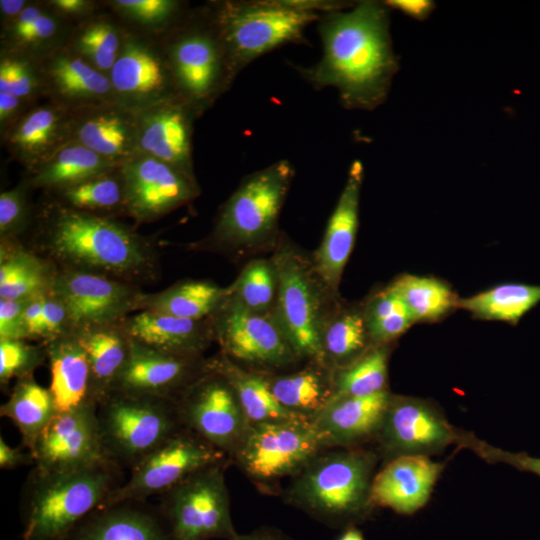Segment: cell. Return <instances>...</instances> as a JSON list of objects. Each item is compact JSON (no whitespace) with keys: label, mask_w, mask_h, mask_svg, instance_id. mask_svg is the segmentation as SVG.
I'll return each mask as SVG.
<instances>
[{"label":"cell","mask_w":540,"mask_h":540,"mask_svg":"<svg viewBox=\"0 0 540 540\" xmlns=\"http://www.w3.org/2000/svg\"><path fill=\"white\" fill-rule=\"evenodd\" d=\"M389 24L384 2L327 11L317 21L321 58L296 69L316 90L335 88L345 108L373 110L386 100L399 68Z\"/></svg>","instance_id":"cell-1"},{"label":"cell","mask_w":540,"mask_h":540,"mask_svg":"<svg viewBox=\"0 0 540 540\" xmlns=\"http://www.w3.org/2000/svg\"><path fill=\"white\" fill-rule=\"evenodd\" d=\"M39 222L50 253L74 269L127 276L150 261L142 239L111 217L79 211L52 198L41 209Z\"/></svg>","instance_id":"cell-2"},{"label":"cell","mask_w":540,"mask_h":540,"mask_svg":"<svg viewBox=\"0 0 540 540\" xmlns=\"http://www.w3.org/2000/svg\"><path fill=\"white\" fill-rule=\"evenodd\" d=\"M235 76L281 46L305 42L306 28L327 11L352 6L327 0H224L207 2Z\"/></svg>","instance_id":"cell-3"},{"label":"cell","mask_w":540,"mask_h":540,"mask_svg":"<svg viewBox=\"0 0 540 540\" xmlns=\"http://www.w3.org/2000/svg\"><path fill=\"white\" fill-rule=\"evenodd\" d=\"M114 464L48 472L33 468L21 493L22 540H66L121 485Z\"/></svg>","instance_id":"cell-4"},{"label":"cell","mask_w":540,"mask_h":540,"mask_svg":"<svg viewBox=\"0 0 540 540\" xmlns=\"http://www.w3.org/2000/svg\"><path fill=\"white\" fill-rule=\"evenodd\" d=\"M160 37L178 96L202 116L236 79L208 4L189 9Z\"/></svg>","instance_id":"cell-5"},{"label":"cell","mask_w":540,"mask_h":540,"mask_svg":"<svg viewBox=\"0 0 540 540\" xmlns=\"http://www.w3.org/2000/svg\"><path fill=\"white\" fill-rule=\"evenodd\" d=\"M100 441L107 458L134 467L183 428L175 400L111 392L97 405Z\"/></svg>","instance_id":"cell-6"},{"label":"cell","mask_w":540,"mask_h":540,"mask_svg":"<svg viewBox=\"0 0 540 540\" xmlns=\"http://www.w3.org/2000/svg\"><path fill=\"white\" fill-rule=\"evenodd\" d=\"M293 177V165L285 159L246 176L221 207L214 238L221 243L246 246L270 237Z\"/></svg>","instance_id":"cell-7"},{"label":"cell","mask_w":540,"mask_h":540,"mask_svg":"<svg viewBox=\"0 0 540 540\" xmlns=\"http://www.w3.org/2000/svg\"><path fill=\"white\" fill-rule=\"evenodd\" d=\"M224 452L183 427L131 468L130 477L115 488L100 508L144 502L164 494L194 473L220 464Z\"/></svg>","instance_id":"cell-8"},{"label":"cell","mask_w":540,"mask_h":540,"mask_svg":"<svg viewBox=\"0 0 540 540\" xmlns=\"http://www.w3.org/2000/svg\"><path fill=\"white\" fill-rule=\"evenodd\" d=\"M171 540L231 539L229 495L220 464L204 468L162 494Z\"/></svg>","instance_id":"cell-9"},{"label":"cell","mask_w":540,"mask_h":540,"mask_svg":"<svg viewBox=\"0 0 540 540\" xmlns=\"http://www.w3.org/2000/svg\"><path fill=\"white\" fill-rule=\"evenodd\" d=\"M322 447L310 420H289L249 424L233 454L250 477L270 482L303 470Z\"/></svg>","instance_id":"cell-10"},{"label":"cell","mask_w":540,"mask_h":540,"mask_svg":"<svg viewBox=\"0 0 540 540\" xmlns=\"http://www.w3.org/2000/svg\"><path fill=\"white\" fill-rule=\"evenodd\" d=\"M277 278L276 320L296 354L325 361L322 332L325 325L322 299L313 266L289 250L273 262Z\"/></svg>","instance_id":"cell-11"},{"label":"cell","mask_w":540,"mask_h":540,"mask_svg":"<svg viewBox=\"0 0 540 540\" xmlns=\"http://www.w3.org/2000/svg\"><path fill=\"white\" fill-rule=\"evenodd\" d=\"M373 456L345 451L314 458L302 471L292 495L302 504L326 515H341L367 502Z\"/></svg>","instance_id":"cell-12"},{"label":"cell","mask_w":540,"mask_h":540,"mask_svg":"<svg viewBox=\"0 0 540 540\" xmlns=\"http://www.w3.org/2000/svg\"><path fill=\"white\" fill-rule=\"evenodd\" d=\"M109 79L115 101L134 112L179 97L161 37L127 28Z\"/></svg>","instance_id":"cell-13"},{"label":"cell","mask_w":540,"mask_h":540,"mask_svg":"<svg viewBox=\"0 0 540 540\" xmlns=\"http://www.w3.org/2000/svg\"><path fill=\"white\" fill-rule=\"evenodd\" d=\"M175 403L182 426L223 452L234 453L249 426L231 384L207 365Z\"/></svg>","instance_id":"cell-14"},{"label":"cell","mask_w":540,"mask_h":540,"mask_svg":"<svg viewBox=\"0 0 540 540\" xmlns=\"http://www.w3.org/2000/svg\"><path fill=\"white\" fill-rule=\"evenodd\" d=\"M96 412L97 404L57 412L31 451L34 467L57 472L114 464L103 450Z\"/></svg>","instance_id":"cell-15"},{"label":"cell","mask_w":540,"mask_h":540,"mask_svg":"<svg viewBox=\"0 0 540 540\" xmlns=\"http://www.w3.org/2000/svg\"><path fill=\"white\" fill-rule=\"evenodd\" d=\"M52 290L64 303L70 333L115 324L143 298L134 288L104 274L71 269L54 277Z\"/></svg>","instance_id":"cell-16"},{"label":"cell","mask_w":540,"mask_h":540,"mask_svg":"<svg viewBox=\"0 0 540 540\" xmlns=\"http://www.w3.org/2000/svg\"><path fill=\"white\" fill-rule=\"evenodd\" d=\"M125 213L138 222L158 219L199 194L197 182L169 164L138 152L120 166Z\"/></svg>","instance_id":"cell-17"},{"label":"cell","mask_w":540,"mask_h":540,"mask_svg":"<svg viewBox=\"0 0 540 540\" xmlns=\"http://www.w3.org/2000/svg\"><path fill=\"white\" fill-rule=\"evenodd\" d=\"M217 336L227 357L245 363L282 366L296 354L276 318L253 311L236 298L226 306Z\"/></svg>","instance_id":"cell-18"},{"label":"cell","mask_w":540,"mask_h":540,"mask_svg":"<svg viewBox=\"0 0 540 540\" xmlns=\"http://www.w3.org/2000/svg\"><path fill=\"white\" fill-rule=\"evenodd\" d=\"M137 114L138 152L153 156L197 182L193 168L192 139L197 112L179 97Z\"/></svg>","instance_id":"cell-19"},{"label":"cell","mask_w":540,"mask_h":540,"mask_svg":"<svg viewBox=\"0 0 540 540\" xmlns=\"http://www.w3.org/2000/svg\"><path fill=\"white\" fill-rule=\"evenodd\" d=\"M35 60L43 99L68 111L115 101L109 76L94 68L66 45Z\"/></svg>","instance_id":"cell-20"},{"label":"cell","mask_w":540,"mask_h":540,"mask_svg":"<svg viewBox=\"0 0 540 540\" xmlns=\"http://www.w3.org/2000/svg\"><path fill=\"white\" fill-rule=\"evenodd\" d=\"M383 442L400 455H424L458 443L459 434L430 404L391 396L381 427Z\"/></svg>","instance_id":"cell-21"},{"label":"cell","mask_w":540,"mask_h":540,"mask_svg":"<svg viewBox=\"0 0 540 540\" xmlns=\"http://www.w3.org/2000/svg\"><path fill=\"white\" fill-rule=\"evenodd\" d=\"M69 113L70 141L120 165L138 153L136 112L109 101Z\"/></svg>","instance_id":"cell-22"},{"label":"cell","mask_w":540,"mask_h":540,"mask_svg":"<svg viewBox=\"0 0 540 540\" xmlns=\"http://www.w3.org/2000/svg\"><path fill=\"white\" fill-rule=\"evenodd\" d=\"M363 165L352 162L346 183L328 220L322 242L315 252L313 269L331 293H337L345 265L352 252L359 223Z\"/></svg>","instance_id":"cell-23"},{"label":"cell","mask_w":540,"mask_h":540,"mask_svg":"<svg viewBox=\"0 0 540 540\" xmlns=\"http://www.w3.org/2000/svg\"><path fill=\"white\" fill-rule=\"evenodd\" d=\"M197 370L196 358L162 353L130 339L128 360L113 391L176 400L195 381Z\"/></svg>","instance_id":"cell-24"},{"label":"cell","mask_w":540,"mask_h":540,"mask_svg":"<svg viewBox=\"0 0 540 540\" xmlns=\"http://www.w3.org/2000/svg\"><path fill=\"white\" fill-rule=\"evenodd\" d=\"M70 141V113L45 100L29 107L1 133V142L25 171L45 162Z\"/></svg>","instance_id":"cell-25"},{"label":"cell","mask_w":540,"mask_h":540,"mask_svg":"<svg viewBox=\"0 0 540 540\" xmlns=\"http://www.w3.org/2000/svg\"><path fill=\"white\" fill-rule=\"evenodd\" d=\"M443 466L425 455H399L373 479L367 503L411 514L428 501Z\"/></svg>","instance_id":"cell-26"},{"label":"cell","mask_w":540,"mask_h":540,"mask_svg":"<svg viewBox=\"0 0 540 540\" xmlns=\"http://www.w3.org/2000/svg\"><path fill=\"white\" fill-rule=\"evenodd\" d=\"M390 399L387 390L366 397L332 396L310 421L324 446L353 443L380 429Z\"/></svg>","instance_id":"cell-27"},{"label":"cell","mask_w":540,"mask_h":540,"mask_svg":"<svg viewBox=\"0 0 540 540\" xmlns=\"http://www.w3.org/2000/svg\"><path fill=\"white\" fill-rule=\"evenodd\" d=\"M45 350L51 376L49 390L57 412L97 404L88 359L73 335L49 341Z\"/></svg>","instance_id":"cell-28"},{"label":"cell","mask_w":540,"mask_h":540,"mask_svg":"<svg viewBox=\"0 0 540 540\" xmlns=\"http://www.w3.org/2000/svg\"><path fill=\"white\" fill-rule=\"evenodd\" d=\"M128 337L162 353L197 358L208 342L200 320H190L143 310L129 318L124 327Z\"/></svg>","instance_id":"cell-29"},{"label":"cell","mask_w":540,"mask_h":540,"mask_svg":"<svg viewBox=\"0 0 540 540\" xmlns=\"http://www.w3.org/2000/svg\"><path fill=\"white\" fill-rule=\"evenodd\" d=\"M74 24L55 13L46 1H30L10 24L1 28V50L34 59L62 46Z\"/></svg>","instance_id":"cell-30"},{"label":"cell","mask_w":540,"mask_h":540,"mask_svg":"<svg viewBox=\"0 0 540 540\" xmlns=\"http://www.w3.org/2000/svg\"><path fill=\"white\" fill-rule=\"evenodd\" d=\"M138 503L124 502L93 511L66 540H171L157 517Z\"/></svg>","instance_id":"cell-31"},{"label":"cell","mask_w":540,"mask_h":540,"mask_svg":"<svg viewBox=\"0 0 540 540\" xmlns=\"http://www.w3.org/2000/svg\"><path fill=\"white\" fill-rule=\"evenodd\" d=\"M115 324L72 332L89 362L95 400L100 403L112 391L129 356L130 338Z\"/></svg>","instance_id":"cell-32"},{"label":"cell","mask_w":540,"mask_h":540,"mask_svg":"<svg viewBox=\"0 0 540 540\" xmlns=\"http://www.w3.org/2000/svg\"><path fill=\"white\" fill-rule=\"evenodd\" d=\"M120 166L77 142L69 141L45 162L26 171L24 180L30 188L54 191Z\"/></svg>","instance_id":"cell-33"},{"label":"cell","mask_w":540,"mask_h":540,"mask_svg":"<svg viewBox=\"0 0 540 540\" xmlns=\"http://www.w3.org/2000/svg\"><path fill=\"white\" fill-rule=\"evenodd\" d=\"M125 33V26L110 11L99 10L74 24L64 45L109 76Z\"/></svg>","instance_id":"cell-34"},{"label":"cell","mask_w":540,"mask_h":540,"mask_svg":"<svg viewBox=\"0 0 540 540\" xmlns=\"http://www.w3.org/2000/svg\"><path fill=\"white\" fill-rule=\"evenodd\" d=\"M207 366L222 374L231 384L249 424L310 420L281 405L272 394L269 381L244 372L229 359L215 360Z\"/></svg>","instance_id":"cell-35"},{"label":"cell","mask_w":540,"mask_h":540,"mask_svg":"<svg viewBox=\"0 0 540 540\" xmlns=\"http://www.w3.org/2000/svg\"><path fill=\"white\" fill-rule=\"evenodd\" d=\"M56 413L49 388L38 384L32 375L17 380L9 399L0 408V415L13 422L21 434L22 445L30 452Z\"/></svg>","instance_id":"cell-36"},{"label":"cell","mask_w":540,"mask_h":540,"mask_svg":"<svg viewBox=\"0 0 540 540\" xmlns=\"http://www.w3.org/2000/svg\"><path fill=\"white\" fill-rule=\"evenodd\" d=\"M539 303L540 285L510 282L460 298L458 308L477 319L516 325Z\"/></svg>","instance_id":"cell-37"},{"label":"cell","mask_w":540,"mask_h":540,"mask_svg":"<svg viewBox=\"0 0 540 540\" xmlns=\"http://www.w3.org/2000/svg\"><path fill=\"white\" fill-rule=\"evenodd\" d=\"M390 287L399 295L414 323L437 322L459 309L460 298L450 285L436 277L405 273Z\"/></svg>","instance_id":"cell-38"},{"label":"cell","mask_w":540,"mask_h":540,"mask_svg":"<svg viewBox=\"0 0 540 540\" xmlns=\"http://www.w3.org/2000/svg\"><path fill=\"white\" fill-rule=\"evenodd\" d=\"M229 295V290L206 281H187L165 291L143 296L140 308L190 320L212 313Z\"/></svg>","instance_id":"cell-39"},{"label":"cell","mask_w":540,"mask_h":540,"mask_svg":"<svg viewBox=\"0 0 540 540\" xmlns=\"http://www.w3.org/2000/svg\"><path fill=\"white\" fill-rule=\"evenodd\" d=\"M49 192L58 202L79 211L108 217L107 213H125V188L120 167Z\"/></svg>","instance_id":"cell-40"},{"label":"cell","mask_w":540,"mask_h":540,"mask_svg":"<svg viewBox=\"0 0 540 540\" xmlns=\"http://www.w3.org/2000/svg\"><path fill=\"white\" fill-rule=\"evenodd\" d=\"M127 29L160 37L174 27L189 11L179 0H109L102 1Z\"/></svg>","instance_id":"cell-41"},{"label":"cell","mask_w":540,"mask_h":540,"mask_svg":"<svg viewBox=\"0 0 540 540\" xmlns=\"http://www.w3.org/2000/svg\"><path fill=\"white\" fill-rule=\"evenodd\" d=\"M373 347L363 309L348 308L338 312L324 325L322 349L324 358L343 368Z\"/></svg>","instance_id":"cell-42"},{"label":"cell","mask_w":540,"mask_h":540,"mask_svg":"<svg viewBox=\"0 0 540 540\" xmlns=\"http://www.w3.org/2000/svg\"><path fill=\"white\" fill-rule=\"evenodd\" d=\"M269 385L281 405L309 419L321 411L334 394L333 385L325 375L312 368L275 378Z\"/></svg>","instance_id":"cell-43"},{"label":"cell","mask_w":540,"mask_h":540,"mask_svg":"<svg viewBox=\"0 0 540 540\" xmlns=\"http://www.w3.org/2000/svg\"><path fill=\"white\" fill-rule=\"evenodd\" d=\"M388 373L387 345L373 346L357 360L340 368L333 396L366 397L385 389Z\"/></svg>","instance_id":"cell-44"},{"label":"cell","mask_w":540,"mask_h":540,"mask_svg":"<svg viewBox=\"0 0 540 540\" xmlns=\"http://www.w3.org/2000/svg\"><path fill=\"white\" fill-rule=\"evenodd\" d=\"M363 311L373 346L387 345L414 324L405 304L390 285L373 294Z\"/></svg>","instance_id":"cell-45"},{"label":"cell","mask_w":540,"mask_h":540,"mask_svg":"<svg viewBox=\"0 0 540 540\" xmlns=\"http://www.w3.org/2000/svg\"><path fill=\"white\" fill-rule=\"evenodd\" d=\"M48 277L44 265L26 252L18 251L1 258L0 299L25 300L48 291L54 280Z\"/></svg>","instance_id":"cell-46"},{"label":"cell","mask_w":540,"mask_h":540,"mask_svg":"<svg viewBox=\"0 0 540 540\" xmlns=\"http://www.w3.org/2000/svg\"><path fill=\"white\" fill-rule=\"evenodd\" d=\"M277 286L273 263L265 260L250 262L229 289L245 307L263 312L272 302Z\"/></svg>","instance_id":"cell-47"},{"label":"cell","mask_w":540,"mask_h":540,"mask_svg":"<svg viewBox=\"0 0 540 540\" xmlns=\"http://www.w3.org/2000/svg\"><path fill=\"white\" fill-rule=\"evenodd\" d=\"M0 92L39 102L43 96L36 60L24 54L0 51Z\"/></svg>","instance_id":"cell-48"},{"label":"cell","mask_w":540,"mask_h":540,"mask_svg":"<svg viewBox=\"0 0 540 540\" xmlns=\"http://www.w3.org/2000/svg\"><path fill=\"white\" fill-rule=\"evenodd\" d=\"M45 352L27 344L23 339L0 341V382L7 385L17 377L31 376L33 370L41 364Z\"/></svg>","instance_id":"cell-49"},{"label":"cell","mask_w":540,"mask_h":540,"mask_svg":"<svg viewBox=\"0 0 540 540\" xmlns=\"http://www.w3.org/2000/svg\"><path fill=\"white\" fill-rule=\"evenodd\" d=\"M29 185L25 180L14 188L0 194V235L2 239L20 233L29 220L30 209L27 192Z\"/></svg>","instance_id":"cell-50"},{"label":"cell","mask_w":540,"mask_h":540,"mask_svg":"<svg viewBox=\"0 0 540 540\" xmlns=\"http://www.w3.org/2000/svg\"><path fill=\"white\" fill-rule=\"evenodd\" d=\"M458 444L472 449L478 456L488 462L509 464L520 471L531 472L540 477V457L493 447L469 433H460Z\"/></svg>","instance_id":"cell-51"},{"label":"cell","mask_w":540,"mask_h":540,"mask_svg":"<svg viewBox=\"0 0 540 540\" xmlns=\"http://www.w3.org/2000/svg\"><path fill=\"white\" fill-rule=\"evenodd\" d=\"M70 334V323L67 309L52 287L45 294L41 319L37 328V337L52 341Z\"/></svg>","instance_id":"cell-52"},{"label":"cell","mask_w":540,"mask_h":540,"mask_svg":"<svg viewBox=\"0 0 540 540\" xmlns=\"http://www.w3.org/2000/svg\"><path fill=\"white\" fill-rule=\"evenodd\" d=\"M27 299L9 301L0 299V341L26 338L23 312Z\"/></svg>","instance_id":"cell-53"},{"label":"cell","mask_w":540,"mask_h":540,"mask_svg":"<svg viewBox=\"0 0 540 540\" xmlns=\"http://www.w3.org/2000/svg\"><path fill=\"white\" fill-rule=\"evenodd\" d=\"M58 15L76 24L100 10L101 2L91 0H45Z\"/></svg>","instance_id":"cell-54"},{"label":"cell","mask_w":540,"mask_h":540,"mask_svg":"<svg viewBox=\"0 0 540 540\" xmlns=\"http://www.w3.org/2000/svg\"><path fill=\"white\" fill-rule=\"evenodd\" d=\"M35 103L10 92H0V134Z\"/></svg>","instance_id":"cell-55"},{"label":"cell","mask_w":540,"mask_h":540,"mask_svg":"<svg viewBox=\"0 0 540 540\" xmlns=\"http://www.w3.org/2000/svg\"><path fill=\"white\" fill-rule=\"evenodd\" d=\"M384 4L419 21L428 18L435 7L430 0H388Z\"/></svg>","instance_id":"cell-56"},{"label":"cell","mask_w":540,"mask_h":540,"mask_svg":"<svg viewBox=\"0 0 540 540\" xmlns=\"http://www.w3.org/2000/svg\"><path fill=\"white\" fill-rule=\"evenodd\" d=\"M46 292L47 291L34 295L28 298L26 301L23 312V323L26 338H36L37 328L41 319Z\"/></svg>","instance_id":"cell-57"},{"label":"cell","mask_w":540,"mask_h":540,"mask_svg":"<svg viewBox=\"0 0 540 540\" xmlns=\"http://www.w3.org/2000/svg\"><path fill=\"white\" fill-rule=\"evenodd\" d=\"M34 464V458L30 451L25 452L22 448L9 446L3 437H0V468L5 470L16 469L21 466Z\"/></svg>","instance_id":"cell-58"},{"label":"cell","mask_w":540,"mask_h":540,"mask_svg":"<svg viewBox=\"0 0 540 540\" xmlns=\"http://www.w3.org/2000/svg\"><path fill=\"white\" fill-rule=\"evenodd\" d=\"M29 3V0H0L1 28L16 19Z\"/></svg>","instance_id":"cell-59"},{"label":"cell","mask_w":540,"mask_h":540,"mask_svg":"<svg viewBox=\"0 0 540 540\" xmlns=\"http://www.w3.org/2000/svg\"><path fill=\"white\" fill-rule=\"evenodd\" d=\"M229 540H276L275 538L265 535V534H250V535H237L235 534L231 539Z\"/></svg>","instance_id":"cell-60"},{"label":"cell","mask_w":540,"mask_h":540,"mask_svg":"<svg viewBox=\"0 0 540 540\" xmlns=\"http://www.w3.org/2000/svg\"><path fill=\"white\" fill-rule=\"evenodd\" d=\"M339 540H363L361 533L355 529L347 530Z\"/></svg>","instance_id":"cell-61"}]
</instances>
